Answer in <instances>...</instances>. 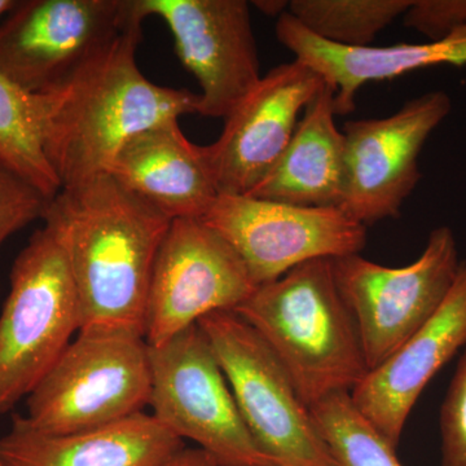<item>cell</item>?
<instances>
[{
	"instance_id": "1",
	"label": "cell",
	"mask_w": 466,
	"mask_h": 466,
	"mask_svg": "<svg viewBox=\"0 0 466 466\" xmlns=\"http://www.w3.org/2000/svg\"><path fill=\"white\" fill-rule=\"evenodd\" d=\"M42 220L72 272L81 330L144 337L153 268L171 220L108 174L61 188Z\"/></svg>"
},
{
	"instance_id": "2",
	"label": "cell",
	"mask_w": 466,
	"mask_h": 466,
	"mask_svg": "<svg viewBox=\"0 0 466 466\" xmlns=\"http://www.w3.org/2000/svg\"><path fill=\"white\" fill-rule=\"evenodd\" d=\"M142 25L133 8V17L106 47L45 94L43 149L61 188L108 174L119 150L137 134L198 113V94L153 84L140 72Z\"/></svg>"
},
{
	"instance_id": "3",
	"label": "cell",
	"mask_w": 466,
	"mask_h": 466,
	"mask_svg": "<svg viewBox=\"0 0 466 466\" xmlns=\"http://www.w3.org/2000/svg\"><path fill=\"white\" fill-rule=\"evenodd\" d=\"M235 312L274 352L308 408L351 391L370 372L333 259L309 260L259 285Z\"/></svg>"
},
{
	"instance_id": "4",
	"label": "cell",
	"mask_w": 466,
	"mask_h": 466,
	"mask_svg": "<svg viewBox=\"0 0 466 466\" xmlns=\"http://www.w3.org/2000/svg\"><path fill=\"white\" fill-rule=\"evenodd\" d=\"M150 385L143 336L81 330L27 395L24 417L45 434L95 431L144 412Z\"/></svg>"
},
{
	"instance_id": "5",
	"label": "cell",
	"mask_w": 466,
	"mask_h": 466,
	"mask_svg": "<svg viewBox=\"0 0 466 466\" xmlns=\"http://www.w3.org/2000/svg\"><path fill=\"white\" fill-rule=\"evenodd\" d=\"M9 280L0 312V416L26 400L82 327L72 272L45 226L18 253Z\"/></svg>"
},
{
	"instance_id": "6",
	"label": "cell",
	"mask_w": 466,
	"mask_h": 466,
	"mask_svg": "<svg viewBox=\"0 0 466 466\" xmlns=\"http://www.w3.org/2000/svg\"><path fill=\"white\" fill-rule=\"evenodd\" d=\"M150 415L218 466H278L251 437L208 337L193 325L149 346Z\"/></svg>"
},
{
	"instance_id": "7",
	"label": "cell",
	"mask_w": 466,
	"mask_h": 466,
	"mask_svg": "<svg viewBox=\"0 0 466 466\" xmlns=\"http://www.w3.org/2000/svg\"><path fill=\"white\" fill-rule=\"evenodd\" d=\"M222 367L248 431L278 466H336L309 408L258 333L235 311L198 321Z\"/></svg>"
},
{
	"instance_id": "8",
	"label": "cell",
	"mask_w": 466,
	"mask_h": 466,
	"mask_svg": "<svg viewBox=\"0 0 466 466\" xmlns=\"http://www.w3.org/2000/svg\"><path fill=\"white\" fill-rule=\"evenodd\" d=\"M461 263L447 226L431 232L421 256L408 266L379 265L361 254L333 259L337 287L357 324L368 370L381 366L433 317Z\"/></svg>"
},
{
	"instance_id": "9",
	"label": "cell",
	"mask_w": 466,
	"mask_h": 466,
	"mask_svg": "<svg viewBox=\"0 0 466 466\" xmlns=\"http://www.w3.org/2000/svg\"><path fill=\"white\" fill-rule=\"evenodd\" d=\"M131 17V0H17L0 23V75L27 94L54 91Z\"/></svg>"
},
{
	"instance_id": "10",
	"label": "cell",
	"mask_w": 466,
	"mask_h": 466,
	"mask_svg": "<svg viewBox=\"0 0 466 466\" xmlns=\"http://www.w3.org/2000/svg\"><path fill=\"white\" fill-rule=\"evenodd\" d=\"M201 220L228 241L257 287L309 260L360 254L367 244V227L339 208L219 195Z\"/></svg>"
},
{
	"instance_id": "11",
	"label": "cell",
	"mask_w": 466,
	"mask_h": 466,
	"mask_svg": "<svg viewBox=\"0 0 466 466\" xmlns=\"http://www.w3.org/2000/svg\"><path fill=\"white\" fill-rule=\"evenodd\" d=\"M257 285L238 254L201 219H174L159 248L147 309L152 348L170 341L202 318L235 311Z\"/></svg>"
},
{
	"instance_id": "12",
	"label": "cell",
	"mask_w": 466,
	"mask_h": 466,
	"mask_svg": "<svg viewBox=\"0 0 466 466\" xmlns=\"http://www.w3.org/2000/svg\"><path fill=\"white\" fill-rule=\"evenodd\" d=\"M451 109L446 92L431 91L386 118L346 122L342 210L366 227L397 217L421 179L422 147Z\"/></svg>"
},
{
	"instance_id": "13",
	"label": "cell",
	"mask_w": 466,
	"mask_h": 466,
	"mask_svg": "<svg viewBox=\"0 0 466 466\" xmlns=\"http://www.w3.org/2000/svg\"><path fill=\"white\" fill-rule=\"evenodd\" d=\"M142 20L156 16L200 85L198 115L225 119L258 84V48L245 0H133Z\"/></svg>"
},
{
	"instance_id": "14",
	"label": "cell",
	"mask_w": 466,
	"mask_h": 466,
	"mask_svg": "<svg viewBox=\"0 0 466 466\" xmlns=\"http://www.w3.org/2000/svg\"><path fill=\"white\" fill-rule=\"evenodd\" d=\"M327 84L299 60L281 64L225 118L216 142L202 147L219 195H248L274 167L300 115Z\"/></svg>"
},
{
	"instance_id": "15",
	"label": "cell",
	"mask_w": 466,
	"mask_h": 466,
	"mask_svg": "<svg viewBox=\"0 0 466 466\" xmlns=\"http://www.w3.org/2000/svg\"><path fill=\"white\" fill-rule=\"evenodd\" d=\"M466 346V262L438 311L350 391L361 415L398 447L408 417L438 372Z\"/></svg>"
},
{
	"instance_id": "16",
	"label": "cell",
	"mask_w": 466,
	"mask_h": 466,
	"mask_svg": "<svg viewBox=\"0 0 466 466\" xmlns=\"http://www.w3.org/2000/svg\"><path fill=\"white\" fill-rule=\"evenodd\" d=\"M108 175L144 204L174 219H202L219 198L202 146L179 119L137 134L119 150Z\"/></svg>"
},
{
	"instance_id": "17",
	"label": "cell",
	"mask_w": 466,
	"mask_h": 466,
	"mask_svg": "<svg viewBox=\"0 0 466 466\" xmlns=\"http://www.w3.org/2000/svg\"><path fill=\"white\" fill-rule=\"evenodd\" d=\"M279 42L334 88V109L345 116L355 109L359 88L406 73L438 66H466V29L441 41L401 43L386 47H343L318 38L290 14L276 23Z\"/></svg>"
},
{
	"instance_id": "18",
	"label": "cell",
	"mask_w": 466,
	"mask_h": 466,
	"mask_svg": "<svg viewBox=\"0 0 466 466\" xmlns=\"http://www.w3.org/2000/svg\"><path fill=\"white\" fill-rule=\"evenodd\" d=\"M184 447L147 412L61 435L34 431L24 415H14L11 429L0 438V461L2 466H167Z\"/></svg>"
},
{
	"instance_id": "19",
	"label": "cell",
	"mask_w": 466,
	"mask_h": 466,
	"mask_svg": "<svg viewBox=\"0 0 466 466\" xmlns=\"http://www.w3.org/2000/svg\"><path fill=\"white\" fill-rule=\"evenodd\" d=\"M334 88L325 84L300 116L281 157L248 196L308 208H339L345 196V137Z\"/></svg>"
},
{
	"instance_id": "20",
	"label": "cell",
	"mask_w": 466,
	"mask_h": 466,
	"mask_svg": "<svg viewBox=\"0 0 466 466\" xmlns=\"http://www.w3.org/2000/svg\"><path fill=\"white\" fill-rule=\"evenodd\" d=\"M47 97L21 90L0 75V164L54 198L61 184L43 149Z\"/></svg>"
},
{
	"instance_id": "21",
	"label": "cell",
	"mask_w": 466,
	"mask_h": 466,
	"mask_svg": "<svg viewBox=\"0 0 466 466\" xmlns=\"http://www.w3.org/2000/svg\"><path fill=\"white\" fill-rule=\"evenodd\" d=\"M413 0H291L288 14L318 38L343 47H368L403 16Z\"/></svg>"
},
{
	"instance_id": "22",
	"label": "cell",
	"mask_w": 466,
	"mask_h": 466,
	"mask_svg": "<svg viewBox=\"0 0 466 466\" xmlns=\"http://www.w3.org/2000/svg\"><path fill=\"white\" fill-rule=\"evenodd\" d=\"M336 466H403L397 447L370 424L350 392H336L309 407Z\"/></svg>"
},
{
	"instance_id": "23",
	"label": "cell",
	"mask_w": 466,
	"mask_h": 466,
	"mask_svg": "<svg viewBox=\"0 0 466 466\" xmlns=\"http://www.w3.org/2000/svg\"><path fill=\"white\" fill-rule=\"evenodd\" d=\"M50 201L34 184L0 164V248L9 236L43 219Z\"/></svg>"
},
{
	"instance_id": "24",
	"label": "cell",
	"mask_w": 466,
	"mask_h": 466,
	"mask_svg": "<svg viewBox=\"0 0 466 466\" xmlns=\"http://www.w3.org/2000/svg\"><path fill=\"white\" fill-rule=\"evenodd\" d=\"M441 466H466V346L440 413Z\"/></svg>"
},
{
	"instance_id": "25",
	"label": "cell",
	"mask_w": 466,
	"mask_h": 466,
	"mask_svg": "<svg viewBox=\"0 0 466 466\" xmlns=\"http://www.w3.org/2000/svg\"><path fill=\"white\" fill-rule=\"evenodd\" d=\"M403 24L429 41H441L466 29V0H413Z\"/></svg>"
},
{
	"instance_id": "26",
	"label": "cell",
	"mask_w": 466,
	"mask_h": 466,
	"mask_svg": "<svg viewBox=\"0 0 466 466\" xmlns=\"http://www.w3.org/2000/svg\"><path fill=\"white\" fill-rule=\"evenodd\" d=\"M167 466H218L205 451L184 447Z\"/></svg>"
},
{
	"instance_id": "27",
	"label": "cell",
	"mask_w": 466,
	"mask_h": 466,
	"mask_svg": "<svg viewBox=\"0 0 466 466\" xmlns=\"http://www.w3.org/2000/svg\"><path fill=\"white\" fill-rule=\"evenodd\" d=\"M254 7L258 8L262 14L269 17H280L287 14L289 8V2L285 0H258V2H251Z\"/></svg>"
},
{
	"instance_id": "28",
	"label": "cell",
	"mask_w": 466,
	"mask_h": 466,
	"mask_svg": "<svg viewBox=\"0 0 466 466\" xmlns=\"http://www.w3.org/2000/svg\"><path fill=\"white\" fill-rule=\"evenodd\" d=\"M17 0H0V18L5 16L16 5Z\"/></svg>"
},
{
	"instance_id": "29",
	"label": "cell",
	"mask_w": 466,
	"mask_h": 466,
	"mask_svg": "<svg viewBox=\"0 0 466 466\" xmlns=\"http://www.w3.org/2000/svg\"><path fill=\"white\" fill-rule=\"evenodd\" d=\"M0 466H2V461H0Z\"/></svg>"
}]
</instances>
